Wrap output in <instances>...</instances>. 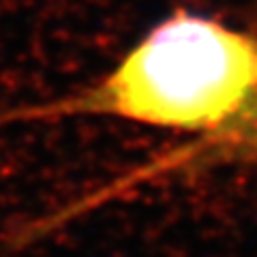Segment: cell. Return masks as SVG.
<instances>
[{
  "instance_id": "obj_2",
  "label": "cell",
  "mask_w": 257,
  "mask_h": 257,
  "mask_svg": "<svg viewBox=\"0 0 257 257\" xmlns=\"http://www.w3.org/2000/svg\"><path fill=\"white\" fill-rule=\"evenodd\" d=\"M255 18H257V15H255ZM253 28H255V30H257V20H255V24H253Z\"/></svg>"
},
{
  "instance_id": "obj_1",
  "label": "cell",
  "mask_w": 257,
  "mask_h": 257,
  "mask_svg": "<svg viewBox=\"0 0 257 257\" xmlns=\"http://www.w3.org/2000/svg\"><path fill=\"white\" fill-rule=\"evenodd\" d=\"M20 116L111 118L189 135L167 155L187 163L257 120V30L178 9L96 82Z\"/></svg>"
}]
</instances>
